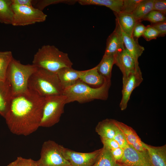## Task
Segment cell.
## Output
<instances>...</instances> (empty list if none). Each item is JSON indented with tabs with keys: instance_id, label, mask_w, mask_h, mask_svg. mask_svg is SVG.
I'll list each match as a JSON object with an SVG mask.
<instances>
[{
	"instance_id": "6",
	"label": "cell",
	"mask_w": 166,
	"mask_h": 166,
	"mask_svg": "<svg viewBox=\"0 0 166 166\" xmlns=\"http://www.w3.org/2000/svg\"><path fill=\"white\" fill-rule=\"evenodd\" d=\"M66 100L63 95L45 97L40 127H51L59 122L64 112Z\"/></svg>"
},
{
	"instance_id": "15",
	"label": "cell",
	"mask_w": 166,
	"mask_h": 166,
	"mask_svg": "<svg viewBox=\"0 0 166 166\" xmlns=\"http://www.w3.org/2000/svg\"><path fill=\"white\" fill-rule=\"evenodd\" d=\"M152 166H166V145L154 146L144 143Z\"/></svg>"
},
{
	"instance_id": "31",
	"label": "cell",
	"mask_w": 166,
	"mask_h": 166,
	"mask_svg": "<svg viewBox=\"0 0 166 166\" xmlns=\"http://www.w3.org/2000/svg\"><path fill=\"white\" fill-rule=\"evenodd\" d=\"M158 31L151 25L146 26V28L142 36L147 41L156 39L159 37Z\"/></svg>"
},
{
	"instance_id": "27",
	"label": "cell",
	"mask_w": 166,
	"mask_h": 166,
	"mask_svg": "<svg viewBox=\"0 0 166 166\" xmlns=\"http://www.w3.org/2000/svg\"><path fill=\"white\" fill-rule=\"evenodd\" d=\"M13 58L11 51H0V82L6 81L7 68Z\"/></svg>"
},
{
	"instance_id": "11",
	"label": "cell",
	"mask_w": 166,
	"mask_h": 166,
	"mask_svg": "<svg viewBox=\"0 0 166 166\" xmlns=\"http://www.w3.org/2000/svg\"><path fill=\"white\" fill-rule=\"evenodd\" d=\"M143 81L140 69L125 77H122V97L119 106L121 110H125L127 106L132 92Z\"/></svg>"
},
{
	"instance_id": "8",
	"label": "cell",
	"mask_w": 166,
	"mask_h": 166,
	"mask_svg": "<svg viewBox=\"0 0 166 166\" xmlns=\"http://www.w3.org/2000/svg\"><path fill=\"white\" fill-rule=\"evenodd\" d=\"M37 162L39 166H71L62 155L60 145L51 140L43 143Z\"/></svg>"
},
{
	"instance_id": "12",
	"label": "cell",
	"mask_w": 166,
	"mask_h": 166,
	"mask_svg": "<svg viewBox=\"0 0 166 166\" xmlns=\"http://www.w3.org/2000/svg\"><path fill=\"white\" fill-rule=\"evenodd\" d=\"M114 64L118 67L125 77L140 69L133 57L125 48L114 56Z\"/></svg>"
},
{
	"instance_id": "1",
	"label": "cell",
	"mask_w": 166,
	"mask_h": 166,
	"mask_svg": "<svg viewBox=\"0 0 166 166\" xmlns=\"http://www.w3.org/2000/svg\"><path fill=\"white\" fill-rule=\"evenodd\" d=\"M45 98L28 90L12 97L5 118L10 132L27 136L40 127Z\"/></svg>"
},
{
	"instance_id": "37",
	"label": "cell",
	"mask_w": 166,
	"mask_h": 166,
	"mask_svg": "<svg viewBox=\"0 0 166 166\" xmlns=\"http://www.w3.org/2000/svg\"><path fill=\"white\" fill-rule=\"evenodd\" d=\"M151 26L156 29L159 34V37L164 36L166 34V21L151 24Z\"/></svg>"
},
{
	"instance_id": "17",
	"label": "cell",
	"mask_w": 166,
	"mask_h": 166,
	"mask_svg": "<svg viewBox=\"0 0 166 166\" xmlns=\"http://www.w3.org/2000/svg\"><path fill=\"white\" fill-rule=\"evenodd\" d=\"M120 30L125 48L131 55L136 63L139 65L138 59L144 50V48L139 44L137 39L129 36Z\"/></svg>"
},
{
	"instance_id": "28",
	"label": "cell",
	"mask_w": 166,
	"mask_h": 166,
	"mask_svg": "<svg viewBox=\"0 0 166 166\" xmlns=\"http://www.w3.org/2000/svg\"><path fill=\"white\" fill-rule=\"evenodd\" d=\"M78 0H34L33 6L42 11L45 7L49 5L60 3L73 4L77 2Z\"/></svg>"
},
{
	"instance_id": "20",
	"label": "cell",
	"mask_w": 166,
	"mask_h": 166,
	"mask_svg": "<svg viewBox=\"0 0 166 166\" xmlns=\"http://www.w3.org/2000/svg\"><path fill=\"white\" fill-rule=\"evenodd\" d=\"M77 2L82 5L105 6L113 10L114 13H119L122 11L123 0H79Z\"/></svg>"
},
{
	"instance_id": "39",
	"label": "cell",
	"mask_w": 166,
	"mask_h": 166,
	"mask_svg": "<svg viewBox=\"0 0 166 166\" xmlns=\"http://www.w3.org/2000/svg\"><path fill=\"white\" fill-rule=\"evenodd\" d=\"M12 4L33 6V0H11Z\"/></svg>"
},
{
	"instance_id": "25",
	"label": "cell",
	"mask_w": 166,
	"mask_h": 166,
	"mask_svg": "<svg viewBox=\"0 0 166 166\" xmlns=\"http://www.w3.org/2000/svg\"><path fill=\"white\" fill-rule=\"evenodd\" d=\"M154 0H142L132 14L136 20L141 22L142 18L152 10Z\"/></svg>"
},
{
	"instance_id": "2",
	"label": "cell",
	"mask_w": 166,
	"mask_h": 166,
	"mask_svg": "<svg viewBox=\"0 0 166 166\" xmlns=\"http://www.w3.org/2000/svg\"><path fill=\"white\" fill-rule=\"evenodd\" d=\"M28 89L46 97L63 95V89L56 73L37 68L29 78Z\"/></svg>"
},
{
	"instance_id": "41",
	"label": "cell",
	"mask_w": 166,
	"mask_h": 166,
	"mask_svg": "<svg viewBox=\"0 0 166 166\" xmlns=\"http://www.w3.org/2000/svg\"><path fill=\"white\" fill-rule=\"evenodd\" d=\"M116 166H126L119 163L116 162Z\"/></svg>"
},
{
	"instance_id": "23",
	"label": "cell",
	"mask_w": 166,
	"mask_h": 166,
	"mask_svg": "<svg viewBox=\"0 0 166 166\" xmlns=\"http://www.w3.org/2000/svg\"><path fill=\"white\" fill-rule=\"evenodd\" d=\"M118 128L124 135L128 144L133 146L142 141L136 131L131 127L119 121H116Z\"/></svg>"
},
{
	"instance_id": "10",
	"label": "cell",
	"mask_w": 166,
	"mask_h": 166,
	"mask_svg": "<svg viewBox=\"0 0 166 166\" xmlns=\"http://www.w3.org/2000/svg\"><path fill=\"white\" fill-rule=\"evenodd\" d=\"M123 150V155L119 163L126 166H151L146 150L139 151L128 144Z\"/></svg>"
},
{
	"instance_id": "13",
	"label": "cell",
	"mask_w": 166,
	"mask_h": 166,
	"mask_svg": "<svg viewBox=\"0 0 166 166\" xmlns=\"http://www.w3.org/2000/svg\"><path fill=\"white\" fill-rule=\"evenodd\" d=\"M125 48L120 29L116 24L114 30L107 39L104 54L114 56Z\"/></svg>"
},
{
	"instance_id": "24",
	"label": "cell",
	"mask_w": 166,
	"mask_h": 166,
	"mask_svg": "<svg viewBox=\"0 0 166 166\" xmlns=\"http://www.w3.org/2000/svg\"><path fill=\"white\" fill-rule=\"evenodd\" d=\"M11 0H0V23L12 25L14 13Z\"/></svg>"
},
{
	"instance_id": "32",
	"label": "cell",
	"mask_w": 166,
	"mask_h": 166,
	"mask_svg": "<svg viewBox=\"0 0 166 166\" xmlns=\"http://www.w3.org/2000/svg\"><path fill=\"white\" fill-rule=\"evenodd\" d=\"M146 28V26L141 23V22H137L133 30V37L138 40V38L142 36Z\"/></svg>"
},
{
	"instance_id": "40",
	"label": "cell",
	"mask_w": 166,
	"mask_h": 166,
	"mask_svg": "<svg viewBox=\"0 0 166 166\" xmlns=\"http://www.w3.org/2000/svg\"><path fill=\"white\" fill-rule=\"evenodd\" d=\"M7 166H18L15 160L9 164Z\"/></svg>"
},
{
	"instance_id": "5",
	"label": "cell",
	"mask_w": 166,
	"mask_h": 166,
	"mask_svg": "<svg viewBox=\"0 0 166 166\" xmlns=\"http://www.w3.org/2000/svg\"><path fill=\"white\" fill-rule=\"evenodd\" d=\"M37 67L33 64L24 65L19 60L12 58L6 72V80L11 87L12 97L28 90L29 77Z\"/></svg>"
},
{
	"instance_id": "29",
	"label": "cell",
	"mask_w": 166,
	"mask_h": 166,
	"mask_svg": "<svg viewBox=\"0 0 166 166\" xmlns=\"http://www.w3.org/2000/svg\"><path fill=\"white\" fill-rule=\"evenodd\" d=\"M149 22L151 24L166 21V15L162 13L155 10H152L145 15L141 20Z\"/></svg>"
},
{
	"instance_id": "7",
	"label": "cell",
	"mask_w": 166,
	"mask_h": 166,
	"mask_svg": "<svg viewBox=\"0 0 166 166\" xmlns=\"http://www.w3.org/2000/svg\"><path fill=\"white\" fill-rule=\"evenodd\" d=\"M14 15L12 25L24 26L45 21L47 15L33 6L12 4Z\"/></svg>"
},
{
	"instance_id": "4",
	"label": "cell",
	"mask_w": 166,
	"mask_h": 166,
	"mask_svg": "<svg viewBox=\"0 0 166 166\" xmlns=\"http://www.w3.org/2000/svg\"><path fill=\"white\" fill-rule=\"evenodd\" d=\"M56 73L64 67H72L73 63L67 53L59 49L53 45H45L39 48L34 55L32 64Z\"/></svg>"
},
{
	"instance_id": "21",
	"label": "cell",
	"mask_w": 166,
	"mask_h": 166,
	"mask_svg": "<svg viewBox=\"0 0 166 166\" xmlns=\"http://www.w3.org/2000/svg\"><path fill=\"white\" fill-rule=\"evenodd\" d=\"M114 64V56L104 54L99 63L96 66L99 73L105 80L111 81L113 66Z\"/></svg>"
},
{
	"instance_id": "34",
	"label": "cell",
	"mask_w": 166,
	"mask_h": 166,
	"mask_svg": "<svg viewBox=\"0 0 166 166\" xmlns=\"http://www.w3.org/2000/svg\"><path fill=\"white\" fill-rule=\"evenodd\" d=\"M152 10L166 14V0H154Z\"/></svg>"
},
{
	"instance_id": "3",
	"label": "cell",
	"mask_w": 166,
	"mask_h": 166,
	"mask_svg": "<svg viewBox=\"0 0 166 166\" xmlns=\"http://www.w3.org/2000/svg\"><path fill=\"white\" fill-rule=\"evenodd\" d=\"M111 85V81L105 80L101 86L93 88L79 79L73 85L64 89L63 95L66 97V104L75 101L83 103L95 99L106 100Z\"/></svg>"
},
{
	"instance_id": "33",
	"label": "cell",
	"mask_w": 166,
	"mask_h": 166,
	"mask_svg": "<svg viewBox=\"0 0 166 166\" xmlns=\"http://www.w3.org/2000/svg\"><path fill=\"white\" fill-rule=\"evenodd\" d=\"M15 161L18 166H39L37 161L29 158L18 157Z\"/></svg>"
},
{
	"instance_id": "16",
	"label": "cell",
	"mask_w": 166,
	"mask_h": 166,
	"mask_svg": "<svg viewBox=\"0 0 166 166\" xmlns=\"http://www.w3.org/2000/svg\"><path fill=\"white\" fill-rule=\"evenodd\" d=\"M114 14L116 17V24L121 31L129 36L133 37V30L137 22L132 14L122 12Z\"/></svg>"
},
{
	"instance_id": "36",
	"label": "cell",
	"mask_w": 166,
	"mask_h": 166,
	"mask_svg": "<svg viewBox=\"0 0 166 166\" xmlns=\"http://www.w3.org/2000/svg\"><path fill=\"white\" fill-rule=\"evenodd\" d=\"M101 139L103 146L110 151L120 147L114 139L101 138Z\"/></svg>"
},
{
	"instance_id": "22",
	"label": "cell",
	"mask_w": 166,
	"mask_h": 166,
	"mask_svg": "<svg viewBox=\"0 0 166 166\" xmlns=\"http://www.w3.org/2000/svg\"><path fill=\"white\" fill-rule=\"evenodd\" d=\"M79 80L87 85L101 86L105 80L99 73L96 66L89 69L84 70Z\"/></svg>"
},
{
	"instance_id": "38",
	"label": "cell",
	"mask_w": 166,
	"mask_h": 166,
	"mask_svg": "<svg viewBox=\"0 0 166 166\" xmlns=\"http://www.w3.org/2000/svg\"><path fill=\"white\" fill-rule=\"evenodd\" d=\"M110 152L116 162H119L123 155V148L120 147L111 150Z\"/></svg>"
},
{
	"instance_id": "35",
	"label": "cell",
	"mask_w": 166,
	"mask_h": 166,
	"mask_svg": "<svg viewBox=\"0 0 166 166\" xmlns=\"http://www.w3.org/2000/svg\"><path fill=\"white\" fill-rule=\"evenodd\" d=\"M113 139L117 143L120 147L122 148H124L128 144L124 135L119 128Z\"/></svg>"
},
{
	"instance_id": "30",
	"label": "cell",
	"mask_w": 166,
	"mask_h": 166,
	"mask_svg": "<svg viewBox=\"0 0 166 166\" xmlns=\"http://www.w3.org/2000/svg\"><path fill=\"white\" fill-rule=\"evenodd\" d=\"M142 0H123L121 12L132 14Z\"/></svg>"
},
{
	"instance_id": "42",
	"label": "cell",
	"mask_w": 166,
	"mask_h": 166,
	"mask_svg": "<svg viewBox=\"0 0 166 166\" xmlns=\"http://www.w3.org/2000/svg\"></svg>"
},
{
	"instance_id": "14",
	"label": "cell",
	"mask_w": 166,
	"mask_h": 166,
	"mask_svg": "<svg viewBox=\"0 0 166 166\" xmlns=\"http://www.w3.org/2000/svg\"><path fill=\"white\" fill-rule=\"evenodd\" d=\"M84 72V70H75L72 67H64L56 73L64 89L74 85Z\"/></svg>"
},
{
	"instance_id": "19",
	"label": "cell",
	"mask_w": 166,
	"mask_h": 166,
	"mask_svg": "<svg viewBox=\"0 0 166 166\" xmlns=\"http://www.w3.org/2000/svg\"><path fill=\"white\" fill-rule=\"evenodd\" d=\"M12 98L10 84L6 80L0 82V115L5 118L8 111Z\"/></svg>"
},
{
	"instance_id": "26",
	"label": "cell",
	"mask_w": 166,
	"mask_h": 166,
	"mask_svg": "<svg viewBox=\"0 0 166 166\" xmlns=\"http://www.w3.org/2000/svg\"><path fill=\"white\" fill-rule=\"evenodd\" d=\"M116 164L110 151L103 146L100 155L92 166H116Z\"/></svg>"
},
{
	"instance_id": "18",
	"label": "cell",
	"mask_w": 166,
	"mask_h": 166,
	"mask_svg": "<svg viewBox=\"0 0 166 166\" xmlns=\"http://www.w3.org/2000/svg\"><path fill=\"white\" fill-rule=\"evenodd\" d=\"M116 121L106 119L98 122L95 128V131L101 138L113 139L118 129Z\"/></svg>"
},
{
	"instance_id": "9",
	"label": "cell",
	"mask_w": 166,
	"mask_h": 166,
	"mask_svg": "<svg viewBox=\"0 0 166 166\" xmlns=\"http://www.w3.org/2000/svg\"><path fill=\"white\" fill-rule=\"evenodd\" d=\"M62 154L71 166H92L96 161L102 148L89 152H80L60 145Z\"/></svg>"
}]
</instances>
